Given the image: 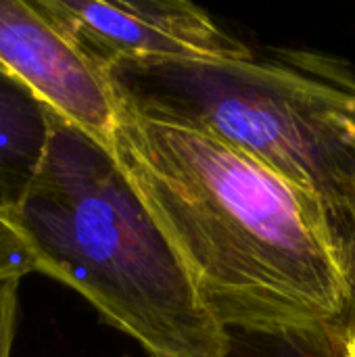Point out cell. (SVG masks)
I'll return each instance as SVG.
<instances>
[{"label":"cell","mask_w":355,"mask_h":357,"mask_svg":"<svg viewBox=\"0 0 355 357\" xmlns=\"http://www.w3.org/2000/svg\"><path fill=\"white\" fill-rule=\"evenodd\" d=\"M19 282H2L0 284V357H10L15 341V324H17V301Z\"/></svg>","instance_id":"9c48e42d"},{"label":"cell","mask_w":355,"mask_h":357,"mask_svg":"<svg viewBox=\"0 0 355 357\" xmlns=\"http://www.w3.org/2000/svg\"><path fill=\"white\" fill-rule=\"evenodd\" d=\"M343 335L331 337H264L232 333L228 357H345Z\"/></svg>","instance_id":"52a82bcc"},{"label":"cell","mask_w":355,"mask_h":357,"mask_svg":"<svg viewBox=\"0 0 355 357\" xmlns=\"http://www.w3.org/2000/svg\"><path fill=\"white\" fill-rule=\"evenodd\" d=\"M40 274V261L13 215L0 213V284L19 282L27 274Z\"/></svg>","instance_id":"ba28073f"},{"label":"cell","mask_w":355,"mask_h":357,"mask_svg":"<svg viewBox=\"0 0 355 357\" xmlns=\"http://www.w3.org/2000/svg\"><path fill=\"white\" fill-rule=\"evenodd\" d=\"M50 134L52 111L0 63V213L21 207Z\"/></svg>","instance_id":"8992f818"},{"label":"cell","mask_w":355,"mask_h":357,"mask_svg":"<svg viewBox=\"0 0 355 357\" xmlns=\"http://www.w3.org/2000/svg\"><path fill=\"white\" fill-rule=\"evenodd\" d=\"M132 109L213 134L320 207L355 291V71L324 52L270 48L247 61H132L107 73Z\"/></svg>","instance_id":"3957f363"},{"label":"cell","mask_w":355,"mask_h":357,"mask_svg":"<svg viewBox=\"0 0 355 357\" xmlns=\"http://www.w3.org/2000/svg\"><path fill=\"white\" fill-rule=\"evenodd\" d=\"M103 73L132 61H247L255 50L186 0H31Z\"/></svg>","instance_id":"277c9868"},{"label":"cell","mask_w":355,"mask_h":357,"mask_svg":"<svg viewBox=\"0 0 355 357\" xmlns=\"http://www.w3.org/2000/svg\"><path fill=\"white\" fill-rule=\"evenodd\" d=\"M111 155L228 333L343 335L354 282L314 199L243 149L121 100Z\"/></svg>","instance_id":"6da1fadb"},{"label":"cell","mask_w":355,"mask_h":357,"mask_svg":"<svg viewBox=\"0 0 355 357\" xmlns=\"http://www.w3.org/2000/svg\"><path fill=\"white\" fill-rule=\"evenodd\" d=\"M341 345H343V356L355 357V316L349 320V324L343 331Z\"/></svg>","instance_id":"30bf717a"},{"label":"cell","mask_w":355,"mask_h":357,"mask_svg":"<svg viewBox=\"0 0 355 357\" xmlns=\"http://www.w3.org/2000/svg\"><path fill=\"white\" fill-rule=\"evenodd\" d=\"M0 63L61 119L113 149L117 98L109 77L31 2L0 0Z\"/></svg>","instance_id":"5b68a950"},{"label":"cell","mask_w":355,"mask_h":357,"mask_svg":"<svg viewBox=\"0 0 355 357\" xmlns=\"http://www.w3.org/2000/svg\"><path fill=\"white\" fill-rule=\"evenodd\" d=\"M13 220L40 274L82 295L149 357H228L232 333L205 310L111 151L54 111L46 155Z\"/></svg>","instance_id":"7a4b0ae2"}]
</instances>
